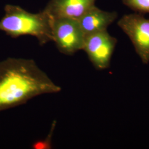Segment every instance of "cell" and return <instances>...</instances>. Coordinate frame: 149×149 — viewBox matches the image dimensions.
Masks as SVG:
<instances>
[{"instance_id": "cell-5", "label": "cell", "mask_w": 149, "mask_h": 149, "mask_svg": "<svg viewBox=\"0 0 149 149\" xmlns=\"http://www.w3.org/2000/svg\"><path fill=\"white\" fill-rule=\"evenodd\" d=\"M117 43V39L106 30L86 36L82 50L96 69H106L110 65Z\"/></svg>"}, {"instance_id": "cell-4", "label": "cell", "mask_w": 149, "mask_h": 149, "mask_svg": "<svg viewBox=\"0 0 149 149\" xmlns=\"http://www.w3.org/2000/svg\"><path fill=\"white\" fill-rule=\"evenodd\" d=\"M52 33L53 42L61 53L71 55L82 50L85 36L77 19H53Z\"/></svg>"}, {"instance_id": "cell-3", "label": "cell", "mask_w": 149, "mask_h": 149, "mask_svg": "<svg viewBox=\"0 0 149 149\" xmlns=\"http://www.w3.org/2000/svg\"><path fill=\"white\" fill-rule=\"evenodd\" d=\"M117 24L130 39L143 63H149V18L135 12L124 15Z\"/></svg>"}, {"instance_id": "cell-6", "label": "cell", "mask_w": 149, "mask_h": 149, "mask_svg": "<svg viewBox=\"0 0 149 149\" xmlns=\"http://www.w3.org/2000/svg\"><path fill=\"white\" fill-rule=\"evenodd\" d=\"M96 0H50L44 10L53 19H79L91 7Z\"/></svg>"}, {"instance_id": "cell-1", "label": "cell", "mask_w": 149, "mask_h": 149, "mask_svg": "<svg viewBox=\"0 0 149 149\" xmlns=\"http://www.w3.org/2000/svg\"><path fill=\"white\" fill-rule=\"evenodd\" d=\"M61 91L32 59L10 58L0 62V112Z\"/></svg>"}, {"instance_id": "cell-2", "label": "cell", "mask_w": 149, "mask_h": 149, "mask_svg": "<svg viewBox=\"0 0 149 149\" xmlns=\"http://www.w3.org/2000/svg\"><path fill=\"white\" fill-rule=\"evenodd\" d=\"M5 15L0 21V31L11 37L31 36L36 38L43 45L53 42L52 33L53 18L43 10L32 13L18 6L7 5Z\"/></svg>"}, {"instance_id": "cell-9", "label": "cell", "mask_w": 149, "mask_h": 149, "mask_svg": "<svg viewBox=\"0 0 149 149\" xmlns=\"http://www.w3.org/2000/svg\"><path fill=\"white\" fill-rule=\"evenodd\" d=\"M55 126V124H53L52 129L51 130V133L49 134L48 138L45 139L44 140H42L40 141H37L33 145L32 147L34 149H50L52 148L51 145V139H52V135H53V133L54 129Z\"/></svg>"}, {"instance_id": "cell-7", "label": "cell", "mask_w": 149, "mask_h": 149, "mask_svg": "<svg viewBox=\"0 0 149 149\" xmlns=\"http://www.w3.org/2000/svg\"><path fill=\"white\" fill-rule=\"evenodd\" d=\"M118 17L117 12L104 11L93 6L78 20L85 36L107 30Z\"/></svg>"}, {"instance_id": "cell-8", "label": "cell", "mask_w": 149, "mask_h": 149, "mask_svg": "<svg viewBox=\"0 0 149 149\" xmlns=\"http://www.w3.org/2000/svg\"><path fill=\"white\" fill-rule=\"evenodd\" d=\"M122 3L136 13L149 14V0H122Z\"/></svg>"}]
</instances>
